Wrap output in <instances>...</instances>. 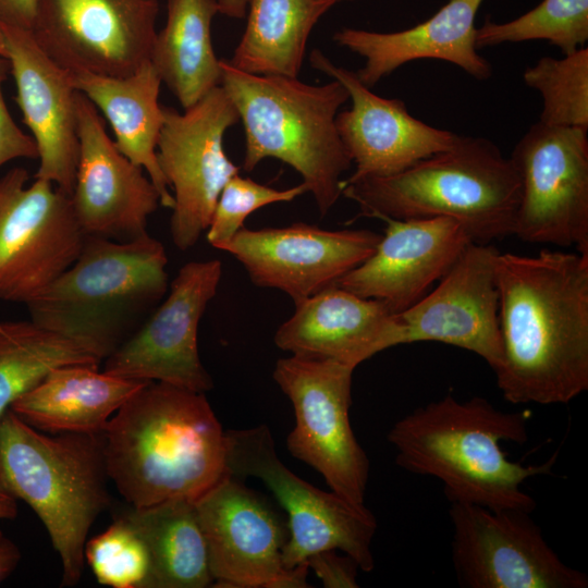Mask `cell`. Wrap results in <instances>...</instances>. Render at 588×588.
Listing matches in <instances>:
<instances>
[{
	"mask_svg": "<svg viewBox=\"0 0 588 588\" xmlns=\"http://www.w3.org/2000/svg\"><path fill=\"white\" fill-rule=\"evenodd\" d=\"M503 358L512 404H567L588 390V254L542 249L497 258Z\"/></svg>",
	"mask_w": 588,
	"mask_h": 588,
	"instance_id": "6da1fadb",
	"label": "cell"
},
{
	"mask_svg": "<svg viewBox=\"0 0 588 588\" xmlns=\"http://www.w3.org/2000/svg\"><path fill=\"white\" fill-rule=\"evenodd\" d=\"M101 436L109 479L132 507L195 502L230 475L225 431L200 392L149 381Z\"/></svg>",
	"mask_w": 588,
	"mask_h": 588,
	"instance_id": "7a4b0ae2",
	"label": "cell"
},
{
	"mask_svg": "<svg viewBox=\"0 0 588 588\" xmlns=\"http://www.w3.org/2000/svg\"><path fill=\"white\" fill-rule=\"evenodd\" d=\"M529 418L528 411L504 412L480 396L460 401L446 394L399 419L388 440L395 463L441 481L450 502L532 512L536 502L522 486L549 474L556 454L543 464L524 465L501 449L503 441H527Z\"/></svg>",
	"mask_w": 588,
	"mask_h": 588,
	"instance_id": "3957f363",
	"label": "cell"
},
{
	"mask_svg": "<svg viewBox=\"0 0 588 588\" xmlns=\"http://www.w3.org/2000/svg\"><path fill=\"white\" fill-rule=\"evenodd\" d=\"M163 245L87 235L74 261L26 306L30 320L68 338L100 363L146 320L168 290Z\"/></svg>",
	"mask_w": 588,
	"mask_h": 588,
	"instance_id": "277c9868",
	"label": "cell"
},
{
	"mask_svg": "<svg viewBox=\"0 0 588 588\" xmlns=\"http://www.w3.org/2000/svg\"><path fill=\"white\" fill-rule=\"evenodd\" d=\"M519 188L513 162L494 143L463 135L401 172L342 181V195L365 217L451 218L476 243L513 235Z\"/></svg>",
	"mask_w": 588,
	"mask_h": 588,
	"instance_id": "5b68a950",
	"label": "cell"
},
{
	"mask_svg": "<svg viewBox=\"0 0 588 588\" xmlns=\"http://www.w3.org/2000/svg\"><path fill=\"white\" fill-rule=\"evenodd\" d=\"M220 86L235 106L245 132L243 170L275 158L303 177L320 215L342 196V175L352 160L340 138L335 118L348 100L333 79L310 85L297 77L255 75L221 60Z\"/></svg>",
	"mask_w": 588,
	"mask_h": 588,
	"instance_id": "8992f818",
	"label": "cell"
},
{
	"mask_svg": "<svg viewBox=\"0 0 588 588\" xmlns=\"http://www.w3.org/2000/svg\"><path fill=\"white\" fill-rule=\"evenodd\" d=\"M0 475L44 524L61 560V586H75L89 529L110 503L102 436H48L8 409L0 417Z\"/></svg>",
	"mask_w": 588,
	"mask_h": 588,
	"instance_id": "52a82bcc",
	"label": "cell"
},
{
	"mask_svg": "<svg viewBox=\"0 0 588 588\" xmlns=\"http://www.w3.org/2000/svg\"><path fill=\"white\" fill-rule=\"evenodd\" d=\"M225 445L229 474L262 481L287 514L289 537L282 555L286 568L317 552L340 550L359 569H373L371 542L377 520L365 505L354 504L332 490H320L295 475L280 460L265 425L225 431Z\"/></svg>",
	"mask_w": 588,
	"mask_h": 588,
	"instance_id": "ba28073f",
	"label": "cell"
},
{
	"mask_svg": "<svg viewBox=\"0 0 588 588\" xmlns=\"http://www.w3.org/2000/svg\"><path fill=\"white\" fill-rule=\"evenodd\" d=\"M354 369L292 355L277 362L273 379L295 414L286 438L290 453L321 474L333 492L365 505L369 460L350 421Z\"/></svg>",
	"mask_w": 588,
	"mask_h": 588,
	"instance_id": "9c48e42d",
	"label": "cell"
},
{
	"mask_svg": "<svg viewBox=\"0 0 588 588\" xmlns=\"http://www.w3.org/2000/svg\"><path fill=\"white\" fill-rule=\"evenodd\" d=\"M15 167L0 179V301L27 305L77 259L87 234L71 195Z\"/></svg>",
	"mask_w": 588,
	"mask_h": 588,
	"instance_id": "30bf717a",
	"label": "cell"
},
{
	"mask_svg": "<svg viewBox=\"0 0 588 588\" xmlns=\"http://www.w3.org/2000/svg\"><path fill=\"white\" fill-rule=\"evenodd\" d=\"M510 159L520 187L513 235L588 254L587 130L538 122Z\"/></svg>",
	"mask_w": 588,
	"mask_h": 588,
	"instance_id": "8fae6325",
	"label": "cell"
},
{
	"mask_svg": "<svg viewBox=\"0 0 588 588\" xmlns=\"http://www.w3.org/2000/svg\"><path fill=\"white\" fill-rule=\"evenodd\" d=\"M238 121L237 110L221 86L183 112L163 106L157 159L173 189L170 232L180 250L198 242L210 224L221 191L238 174L240 168L223 147L225 132Z\"/></svg>",
	"mask_w": 588,
	"mask_h": 588,
	"instance_id": "7c38bea8",
	"label": "cell"
},
{
	"mask_svg": "<svg viewBox=\"0 0 588 588\" xmlns=\"http://www.w3.org/2000/svg\"><path fill=\"white\" fill-rule=\"evenodd\" d=\"M530 514L450 502L451 559L460 586L588 587V576L561 560Z\"/></svg>",
	"mask_w": 588,
	"mask_h": 588,
	"instance_id": "4fadbf2b",
	"label": "cell"
},
{
	"mask_svg": "<svg viewBox=\"0 0 588 588\" xmlns=\"http://www.w3.org/2000/svg\"><path fill=\"white\" fill-rule=\"evenodd\" d=\"M158 0H37V45L70 73L123 77L150 59Z\"/></svg>",
	"mask_w": 588,
	"mask_h": 588,
	"instance_id": "5bb4252c",
	"label": "cell"
},
{
	"mask_svg": "<svg viewBox=\"0 0 588 588\" xmlns=\"http://www.w3.org/2000/svg\"><path fill=\"white\" fill-rule=\"evenodd\" d=\"M213 586L306 588L308 564H283L287 526L258 493L231 475L194 502Z\"/></svg>",
	"mask_w": 588,
	"mask_h": 588,
	"instance_id": "9a60e30c",
	"label": "cell"
},
{
	"mask_svg": "<svg viewBox=\"0 0 588 588\" xmlns=\"http://www.w3.org/2000/svg\"><path fill=\"white\" fill-rule=\"evenodd\" d=\"M222 266L189 261L170 284L166 299L105 362L103 371L125 379L159 381L205 393L213 383L201 364L197 333L215 297Z\"/></svg>",
	"mask_w": 588,
	"mask_h": 588,
	"instance_id": "2e32d148",
	"label": "cell"
},
{
	"mask_svg": "<svg viewBox=\"0 0 588 588\" xmlns=\"http://www.w3.org/2000/svg\"><path fill=\"white\" fill-rule=\"evenodd\" d=\"M381 236L370 230L329 231L304 222L243 226L219 249L234 256L255 285L278 289L297 303L335 285L372 255Z\"/></svg>",
	"mask_w": 588,
	"mask_h": 588,
	"instance_id": "e0dca14e",
	"label": "cell"
},
{
	"mask_svg": "<svg viewBox=\"0 0 588 588\" xmlns=\"http://www.w3.org/2000/svg\"><path fill=\"white\" fill-rule=\"evenodd\" d=\"M489 243H469L437 287L397 314L400 343L440 342L481 357L495 371L503 358L497 258Z\"/></svg>",
	"mask_w": 588,
	"mask_h": 588,
	"instance_id": "ac0fdd59",
	"label": "cell"
},
{
	"mask_svg": "<svg viewBox=\"0 0 588 588\" xmlns=\"http://www.w3.org/2000/svg\"><path fill=\"white\" fill-rule=\"evenodd\" d=\"M79 154L71 199L87 235L131 241L147 234L160 205L155 185L115 147L94 103L76 93Z\"/></svg>",
	"mask_w": 588,
	"mask_h": 588,
	"instance_id": "d6986e66",
	"label": "cell"
},
{
	"mask_svg": "<svg viewBox=\"0 0 588 588\" xmlns=\"http://www.w3.org/2000/svg\"><path fill=\"white\" fill-rule=\"evenodd\" d=\"M310 66L341 83L352 106L335 118L340 138L355 171L345 181L401 172L421 159L450 149L461 135L413 117L403 100L383 98L365 86L356 72L334 64L319 49Z\"/></svg>",
	"mask_w": 588,
	"mask_h": 588,
	"instance_id": "ffe728a7",
	"label": "cell"
},
{
	"mask_svg": "<svg viewBox=\"0 0 588 588\" xmlns=\"http://www.w3.org/2000/svg\"><path fill=\"white\" fill-rule=\"evenodd\" d=\"M16 85L15 101L38 149L34 177L72 194L79 154L76 93L71 74L37 45L30 29L0 23Z\"/></svg>",
	"mask_w": 588,
	"mask_h": 588,
	"instance_id": "44dd1931",
	"label": "cell"
},
{
	"mask_svg": "<svg viewBox=\"0 0 588 588\" xmlns=\"http://www.w3.org/2000/svg\"><path fill=\"white\" fill-rule=\"evenodd\" d=\"M383 221L385 232L372 255L335 285L400 314L443 277L473 240L451 218Z\"/></svg>",
	"mask_w": 588,
	"mask_h": 588,
	"instance_id": "7402d4cb",
	"label": "cell"
},
{
	"mask_svg": "<svg viewBox=\"0 0 588 588\" xmlns=\"http://www.w3.org/2000/svg\"><path fill=\"white\" fill-rule=\"evenodd\" d=\"M294 304L293 315L274 334L275 345L292 355L356 368L401 345L397 314L376 299L333 285Z\"/></svg>",
	"mask_w": 588,
	"mask_h": 588,
	"instance_id": "603a6c76",
	"label": "cell"
},
{
	"mask_svg": "<svg viewBox=\"0 0 588 588\" xmlns=\"http://www.w3.org/2000/svg\"><path fill=\"white\" fill-rule=\"evenodd\" d=\"M483 0H449L430 19L392 33L342 28L333 35L341 47L365 59L356 75L372 88L407 62L434 59L450 62L476 79L491 76L488 60L477 52L475 17Z\"/></svg>",
	"mask_w": 588,
	"mask_h": 588,
	"instance_id": "cb8c5ba5",
	"label": "cell"
},
{
	"mask_svg": "<svg viewBox=\"0 0 588 588\" xmlns=\"http://www.w3.org/2000/svg\"><path fill=\"white\" fill-rule=\"evenodd\" d=\"M147 382L100 372L94 365H66L52 369L10 409L52 434H101L111 416Z\"/></svg>",
	"mask_w": 588,
	"mask_h": 588,
	"instance_id": "d4e9b609",
	"label": "cell"
},
{
	"mask_svg": "<svg viewBox=\"0 0 588 588\" xmlns=\"http://www.w3.org/2000/svg\"><path fill=\"white\" fill-rule=\"evenodd\" d=\"M70 74L75 89L84 94L109 122L115 147L144 169L159 193L160 205L172 209L173 194L157 159V143L163 123V106L158 101L162 83L151 63L148 61L135 73L123 77L89 72Z\"/></svg>",
	"mask_w": 588,
	"mask_h": 588,
	"instance_id": "484cf974",
	"label": "cell"
},
{
	"mask_svg": "<svg viewBox=\"0 0 588 588\" xmlns=\"http://www.w3.org/2000/svg\"><path fill=\"white\" fill-rule=\"evenodd\" d=\"M218 0H168L167 21L157 32L149 62L183 110L221 83V60L215 53L211 23Z\"/></svg>",
	"mask_w": 588,
	"mask_h": 588,
	"instance_id": "4316f807",
	"label": "cell"
},
{
	"mask_svg": "<svg viewBox=\"0 0 588 588\" xmlns=\"http://www.w3.org/2000/svg\"><path fill=\"white\" fill-rule=\"evenodd\" d=\"M339 0H249L234 68L255 75L297 77L309 35Z\"/></svg>",
	"mask_w": 588,
	"mask_h": 588,
	"instance_id": "83f0119b",
	"label": "cell"
},
{
	"mask_svg": "<svg viewBox=\"0 0 588 588\" xmlns=\"http://www.w3.org/2000/svg\"><path fill=\"white\" fill-rule=\"evenodd\" d=\"M150 555L149 588H205L213 584L206 540L195 504L171 500L122 514Z\"/></svg>",
	"mask_w": 588,
	"mask_h": 588,
	"instance_id": "f1b7e54d",
	"label": "cell"
},
{
	"mask_svg": "<svg viewBox=\"0 0 588 588\" xmlns=\"http://www.w3.org/2000/svg\"><path fill=\"white\" fill-rule=\"evenodd\" d=\"M100 362L78 343L33 320H0V417L52 369Z\"/></svg>",
	"mask_w": 588,
	"mask_h": 588,
	"instance_id": "f546056e",
	"label": "cell"
},
{
	"mask_svg": "<svg viewBox=\"0 0 588 588\" xmlns=\"http://www.w3.org/2000/svg\"><path fill=\"white\" fill-rule=\"evenodd\" d=\"M527 40H547L563 54L584 47L588 40V0H543L509 22L487 19L476 32L477 49Z\"/></svg>",
	"mask_w": 588,
	"mask_h": 588,
	"instance_id": "4dcf8cb0",
	"label": "cell"
},
{
	"mask_svg": "<svg viewBox=\"0 0 588 588\" xmlns=\"http://www.w3.org/2000/svg\"><path fill=\"white\" fill-rule=\"evenodd\" d=\"M523 79L542 97L539 122L588 130V49L561 59L543 57L525 70Z\"/></svg>",
	"mask_w": 588,
	"mask_h": 588,
	"instance_id": "1f68e13d",
	"label": "cell"
},
{
	"mask_svg": "<svg viewBox=\"0 0 588 588\" xmlns=\"http://www.w3.org/2000/svg\"><path fill=\"white\" fill-rule=\"evenodd\" d=\"M85 560L97 581L112 588H149L148 548L131 523L119 516L85 544Z\"/></svg>",
	"mask_w": 588,
	"mask_h": 588,
	"instance_id": "d6a6232c",
	"label": "cell"
},
{
	"mask_svg": "<svg viewBox=\"0 0 588 588\" xmlns=\"http://www.w3.org/2000/svg\"><path fill=\"white\" fill-rule=\"evenodd\" d=\"M306 192L304 182L291 188L277 189L236 174L221 191L206 230L207 241L219 249L243 228L245 219L255 210L274 203L292 201Z\"/></svg>",
	"mask_w": 588,
	"mask_h": 588,
	"instance_id": "836d02e7",
	"label": "cell"
},
{
	"mask_svg": "<svg viewBox=\"0 0 588 588\" xmlns=\"http://www.w3.org/2000/svg\"><path fill=\"white\" fill-rule=\"evenodd\" d=\"M9 73L10 62L0 54V167L17 158L38 159L35 139L16 125L5 105L2 84Z\"/></svg>",
	"mask_w": 588,
	"mask_h": 588,
	"instance_id": "e575fe53",
	"label": "cell"
},
{
	"mask_svg": "<svg viewBox=\"0 0 588 588\" xmlns=\"http://www.w3.org/2000/svg\"><path fill=\"white\" fill-rule=\"evenodd\" d=\"M326 588H356L358 565L345 554L340 556L336 550H326L310 555L306 560Z\"/></svg>",
	"mask_w": 588,
	"mask_h": 588,
	"instance_id": "d590c367",
	"label": "cell"
},
{
	"mask_svg": "<svg viewBox=\"0 0 588 588\" xmlns=\"http://www.w3.org/2000/svg\"><path fill=\"white\" fill-rule=\"evenodd\" d=\"M37 0H0V23L32 29Z\"/></svg>",
	"mask_w": 588,
	"mask_h": 588,
	"instance_id": "8d00e7d4",
	"label": "cell"
},
{
	"mask_svg": "<svg viewBox=\"0 0 588 588\" xmlns=\"http://www.w3.org/2000/svg\"><path fill=\"white\" fill-rule=\"evenodd\" d=\"M20 560L21 553L15 543L0 535V583L14 571Z\"/></svg>",
	"mask_w": 588,
	"mask_h": 588,
	"instance_id": "74e56055",
	"label": "cell"
},
{
	"mask_svg": "<svg viewBox=\"0 0 588 588\" xmlns=\"http://www.w3.org/2000/svg\"><path fill=\"white\" fill-rule=\"evenodd\" d=\"M16 498L5 486L0 475V520L13 519L17 514Z\"/></svg>",
	"mask_w": 588,
	"mask_h": 588,
	"instance_id": "f35d334b",
	"label": "cell"
},
{
	"mask_svg": "<svg viewBox=\"0 0 588 588\" xmlns=\"http://www.w3.org/2000/svg\"><path fill=\"white\" fill-rule=\"evenodd\" d=\"M249 0H218L219 13L241 19L246 15Z\"/></svg>",
	"mask_w": 588,
	"mask_h": 588,
	"instance_id": "ab89813d",
	"label": "cell"
},
{
	"mask_svg": "<svg viewBox=\"0 0 588 588\" xmlns=\"http://www.w3.org/2000/svg\"><path fill=\"white\" fill-rule=\"evenodd\" d=\"M0 54L5 57V50H4V47H3L2 39H1V35H0Z\"/></svg>",
	"mask_w": 588,
	"mask_h": 588,
	"instance_id": "60d3db41",
	"label": "cell"
},
{
	"mask_svg": "<svg viewBox=\"0 0 588 588\" xmlns=\"http://www.w3.org/2000/svg\"><path fill=\"white\" fill-rule=\"evenodd\" d=\"M342 1H355V0H339V2H342Z\"/></svg>",
	"mask_w": 588,
	"mask_h": 588,
	"instance_id": "b9f144b4",
	"label": "cell"
}]
</instances>
